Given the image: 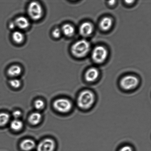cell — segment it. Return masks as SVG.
<instances>
[{
	"label": "cell",
	"mask_w": 151,
	"mask_h": 151,
	"mask_svg": "<svg viewBox=\"0 0 151 151\" xmlns=\"http://www.w3.org/2000/svg\"><path fill=\"white\" fill-rule=\"evenodd\" d=\"M95 101L96 96L94 93L91 90H85L78 94L77 104L80 109L87 110L92 107Z\"/></svg>",
	"instance_id": "1"
},
{
	"label": "cell",
	"mask_w": 151,
	"mask_h": 151,
	"mask_svg": "<svg viewBox=\"0 0 151 151\" xmlns=\"http://www.w3.org/2000/svg\"><path fill=\"white\" fill-rule=\"evenodd\" d=\"M90 44L88 41L81 40L76 42L72 45L71 52L73 55L77 57H84L89 51Z\"/></svg>",
	"instance_id": "2"
},
{
	"label": "cell",
	"mask_w": 151,
	"mask_h": 151,
	"mask_svg": "<svg viewBox=\"0 0 151 151\" xmlns=\"http://www.w3.org/2000/svg\"><path fill=\"white\" fill-rule=\"evenodd\" d=\"M27 13L29 18L32 20L38 21L40 20L43 16V9L39 2L32 1L28 6Z\"/></svg>",
	"instance_id": "3"
},
{
	"label": "cell",
	"mask_w": 151,
	"mask_h": 151,
	"mask_svg": "<svg viewBox=\"0 0 151 151\" xmlns=\"http://www.w3.org/2000/svg\"><path fill=\"white\" fill-rule=\"evenodd\" d=\"M139 81L138 78L133 75H128L124 77L120 81V85L123 90L129 91L138 86Z\"/></svg>",
	"instance_id": "4"
},
{
	"label": "cell",
	"mask_w": 151,
	"mask_h": 151,
	"mask_svg": "<svg viewBox=\"0 0 151 151\" xmlns=\"http://www.w3.org/2000/svg\"><path fill=\"white\" fill-rule=\"evenodd\" d=\"M53 107L57 112L61 113H67L71 111L73 105L68 99L60 98L55 100L53 103Z\"/></svg>",
	"instance_id": "5"
},
{
	"label": "cell",
	"mask_w": 151,
	"mask_h": 151,
	"mask_svg": "<svg viewBox=\"0 0 151 151\" xmlns=\"http://www.w3.org/2000/svg\"><path fill=\"white\" fill-rule=\"evenodd\" d=\"M107 55L108 52L106 49L101 46H99L93 50L92 57L96 63H101L106 60Z\"/></svg>",
	"instance_id": "6"
},
{
	"label": "cell",
	"mask_w": 151,
	"mask_h": 151,
	"mask_svg": "<svg viewBox=\"0 0 151 151\" xmlns=\"http://www.w3.org/2000/svg\"><path fill=\"white\" fill-rule=\"evenodd\" d=\"M55 143L52 139L46 138L43 140L38 145L37 151H54Z\"/></svg>",
	"instance_id": "7"
},
{
	"label": "cell",
	"mask_w": 151,
	"mask_h": 151,
	"mask_svg": "<svg viewBox=\"0 0 151 151\" xmlns=\"http://www.w3.org/2000/svg\"><path fill=\"white\" fill-rule=\"evenodd\" d=\"M16 27L22 30H25L30 26V22L29 18L24 16H20L17 17L14 21Z\"/></svg>",
	"instance_id": "8"
},
{
	"label": "cell",
	"mask_w": 151,
	"mask_h": 151,
	"mask_svg": "<svg viewBox=\"0 0 151 151\" xmlns=\"http://www.w3.org/2000/svg\"><path fill=\"white\" fill-rule=\"evenodd\" d=\"M99 75V71L95 68H91L87 71L85 75V78L87 82H95L98 79Z\"/></svg>",
	"instance_id": "9"
},
{
	"label": "cell",
	"mask_w": 151,
	"mask_h": 151,
	"mask_svg": "<svg viewBox=\"0 0 151 151\" xmlns=\"http://www.w3.org/2000/svg\"><path fill=\"white\" fill-rule=\"evenodd\" d=\"M93 30V25L89 22L83 23L79 28L80 34L84 37L89 36L92 33Z\"/></svg>",
	"instance_id": "10"
},
{
	"label": "cell",
	"mask_w": 151,
	"mask_h": 151,
	"mask_svg": "<svg viewBox=\"0 0 151 151\" xmlns=\"http://www.w3.org/2000/svg\"><path fill=\"white\" fill-rule=\"evenodd\" d=\"M22 69L20 66L13 64L10 66L7 70V74L10 77L15 78L21 74Z\"/></svg>",
	"instance_id": "11"
},
{
	"label": "cell",
	"mask_w": 151,
	"mask_h": 151,
	"mask_svg": "<svg viewBox=\"0 0 151 151\" xmlns=\"http://www.w3.org/2000/svg\"><path fill=\"white\" fill-rule=\"evenodd\" d=\"M35 143L33 140L28 139L24 140L20 144L21 149L24 151H29L32 150L35 147Z\"/></svg>",
	"instance_id": "12"
},
{
	"label": "cell",
	"mask_w": 151,
	"mask_h": 151,
	"mask_svg": "<svg viewBox=\"0 0 151 151\" xmlns=\"http://www.w3.org/2000/svg\"><path fill=\"white\" fill-rule=\"evenodd\" d=\"M13 41L17 44L23 43L25 40V35L23 32L19 30L14 31L12 34Z\"/></svg>",
	"instance_id": "13"
},
{
	"label": "cell",
	"mask_w": 151,
	"mask_h": 151,
	"mask_svg": "<svg viewBox=\"0 0 151 151\" xmlns=\"http://www.w3.org/2000/svg\"><path fill=\"white\" fill-rule=\"evenodd\" d=\"M62 34L66 36L71 37L74 35L75 29L72 25L69 24H65L63 25L61 29Z\"/></svg>",
	"instance_id": "14"
},
{
	"label": "cell",
	"mask_w": 151,
	"mask_h": 151,
	"mask_svg": "<svg viewBox=\"0 0 151 151\" xmlns=\"http://www.w3.org/2000/svg\"><path fill=\"white\" fill-rule=\"evenodd\" d=\"M42 116L38 112H35L31 114L29 118V121L31 125H36L41 122Z\"/></svg>",
	"instance_id": "15"
},
{
	"label": "cell",
	"mask_w": 151,
	"mask_h": 151,
	"mask_svg": "<svg viewBox=\"0 0 151 151\" xmlns=\"http://www.w3.org/2000/svg\"><path fill=\"white\" fill-rule=\"evenodd\" d=\"M112 25V19L109 17H105L102 19L100 23V27L103 30H109Z\"/></svg>",
	"instance_id": "16"
},
{
	"label": "cell",
	"mask_w": 151,
	"mask_h": 151,
	"mask_svg": "<svg viewBox=\"0 0 151 151\" xmlns=\"http://www.w3.org/2000/svg\"><path fill=\"white\" fill-rule=\"evenodd\" d=\"M10 126L11 129L13 131H20L23 127V122L19 119H15L12 121L10 124Z\"/></svg>",
	"instance_id": "17"
},
{
	"label": "cell",
	"mask_w": 151,
	"mask_h": 151,
	"mask_svg": "<svg viewBox=\"0 0 151 151\" xmlns=\"http://www.w3.org/2000/svg\"><path fill=\"white\" fill-rule=\"evenodd\" d=\"M10 119V115L5 112L0 113V126H4L7 125Z\"/></svg>",
	"instance_id": "18"
},
{
	"label": "cell",
	"mask_w": 151,
	"mask_h": 151,
	"mask_svg": "<svg viewBox=\"0 0 151 151\" xmlns=\"http://www.w3.org/2000/svg\"><path fill=\"white\" fill-rule=\"evenodd\" d=\"M34 105H35V109L37 110H41L45 107V103L43 100H40V99H38L35 102Z\"/></svg>",
	"instance_id": "19"
},
{
	"label": "cell",
	"mask_w": 151,
	"mask_h": 151,
	"mask_svg": "<svg viewBox=\"0 0 151 151\" xmlns=\"http://www.w3.org/2000/svg\"><path fill=\"white\" fill-rule=\"evenodd\" d=\"M21 82L20 80L17 78H13L10 80L9 81V84L11 86L14 88H18L21 85Z\"/></svg>",
	"instance_id": "20"
},
{
	"label": "cell",
	"mask_w": 151,
	"mask_h": 151,
	"mask_svg": "<svg viewBox=\"0 0 151 151\" xmlns=\"http://www.w3.org/2000/svg\"><path fill=\"white\" fill-rule=\"evenodd\" d=\"M62 33L61 29L59 28H55L52 31V35L53 38H59L61 36Z\"/></svg>",
	"instance_id": "21"
},
{
	"label": "cell",
	"mask_w": 151,
	"mask_h": 151,
	"mask_svg": "<svg viewBox=\"0 0 151 151\" xmlns=\"http://www.w3.org/2000/svg\"><path fill=\"white\" fill-rule=\"evenodd\" d=\"M118 151H134V150L131 146L125 145L122 146Z\"/></svg>",
	"instance_id": "22"
},
{
	"label": "cell",
	"mask_w": 151,
	"mask_h": 151,
	"mask_svg": "<svg viewBox=\"0 0 151 151\" xmlns=\"http://www.w3.org/2000/svg\"><path fill=\"white\" fill-rule=\"evenodd\" d=\"M12 115L15 119H18L21 116L22 113L20 111L16 110L13 112Z\"/></svg>",
	"instance_id": "23"
},
{
	"label": "cell",
	"mask_w": 151,
	"mask_h": 151,
	"mask_svg": "<svg viewBox=\"0 0 151 151\" xmlns=\"http://www.w3.org/2000/svg\"><path fill=\"white\" fill-rule=\"evenodd\" d=\"M9 28L10 29H14L16 27L14 21L10 22L9 24Z\"/></svg>",
	"instance_id": "24"
},
{
	"label": "cell",
	"mask_w": 151,
	"mask_h": 151,
	"mask_svg": "<svg viewBox=\"0 0 151 151\" xmlns=\"http://www.w3.org/2000/svg\"><path fill=\"white\" fill-rule=\"evenodd\" d=\"M116 2V0H109L108 1V4L109 5H114Z\"/></svg>",
	"instance_id": "25"
},
{
	"label": "cell",
	"mask_w": 151,
	"mask_h": 151,
	"mask_svg": "<svg viewBox=\"0 0 151 151\" xmlns=\"http://www.w3.org/2000/svg\"><path fill=\"white\" fill-rule=\"evenodd\" d=\"M135 0H125V2L128 4H131L134 3Z\"/></svg>",
	"instance_id": "26"
}]
</instances>
